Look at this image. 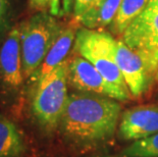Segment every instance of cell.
<instances>
[{"label": "cell", "instance_id": "1", "mask_svg": "<svg viewBox=\"0 0 158 157\" xmlns=\"http://www.w3.org/2000/svg\"><path fill=\"white\" fill-rule=\"evenodd\" d=\"M122 106L115 99L90 93L69 95L59 128L62 135L79 148L99 146L112 139Z\"/></svg>", "mask_w": 158, "mask_h": 157}, {"label": "cell", "instance_id": "2", "mask_svg": "<svg viewBox=\"0 0 158 157\" xmlns=\"http://www.w3.org/2000/svg\"><path fill=\"white\" fill-rule=\"evenodd\" d=\"M117 40L101 30L82 28L77 31L73 49L95 66L106 83L116 93L118 101L132 98L116 60Z\"/></svg>", "mask_w": 158, "mask_h": 157}, {"label": "cell", "instance_id": "3", "mask_svg": "<svg viewBox=\"0 0 158 157\" xmlns=\"http://www.w3.org/2000/svg\"><path fill=\"white\" fill-rule=\"evenodd\" d=\"M68 68L69 59H66L36 81L32 110L39 125L47 132H53L58 128L64 112L69 99Z\"/></svg>", "mask_w": 158, "mask_h": 157}, {"label": "cell", "instance_id": "4", "mask_svg": "<svg viewBox=\"0 0 158 157\" xmlns=\"http://www.w3.org/2000/svg\"><path fill=\"white\" fill-rule=\"evenodd\" d=\"M61 30L48 12L37 13L21 25L23 78H32L37 72Z\"/></svg>", "mask_w": 158, "mask_h": 157}, {"label": "cell", "instance_id": "5", "mask_svg": "<svg viewBox=\"0 0 158 157\" xmlns=\"http://www.w3.org/2000/svg\"><path fill=\"white\" fill-rule=\"evenodd\" d=\"M120 40L142 58L154 79L158 72V10L147 7L131 23Z\"/></svg>", "mask_w": 158, "mask_h": 157}, {"label": "cell", "instance_id": "6", "mask_svg": "<svg viewBox=\"0 0 158 157\" xmlns=\"http://www.w3.org/2000/svg\"><path fill=\"white\" fill-rule=\"evenodd\" d=\"M158 133V105L144 104L124 110L120 114L118 137L124 141L147 138Z\"/></svg>", "mask_w": 158, "mask_h": 157}, {"label": "cell", "instance_id": "7", "mask_svg": "<svg viewBox=\"0 0 158 157\" xmlns=\"http://www.w3.org/2000/svg\"><path fill=\"white\" fill-rule=\"evenodd\" d=\"M68 81L78 91L109 97L118 101L116 93L107 84L95 66L80 55L69 60Z\"/></svg>", "mask_w": 158, "mask_h": 157}, {"label": "cell", "instance_id": "8", "mask_svg": "<svg viewBox=\"0 0 158 157\" xmlns=\"http://www.w3.org/2000/svg\"><path fill=\"white\" fill-rule=\"evenodd\" d=\"M116 60L132 97L142 96L148 90L151 80L142 58L119 39L117 40Z\"/></svg>", "mask_w": 158, "mask_h": 157}, {"label": "cell", "instance_id": "9", "mask_svg": "<svg viewBox=\"0 0 158 157\" xmlns=\"http://www.w3.org/2000/svg\"><path fill=\"white\" fill-rule=\"evenodd\" d=\"M0 75L9 87L18 88L23 81L21 26L10 30L0 48Z\"/></svg>", "mask_w": 158, "mask_h": 157}, {"label": "cell", "instance_id": "10", "mask_svg": "<svg viewBox=\"0 0 158 157\" xmlns=\"http://www.w3.org/2000/svg\"><path fill=\"white\" fill-rule=\"evenodd\" d=\"M76 35L77 31L72 27H68V28L61 30L60 34L53 43L52 47L47 53L41 66L32 76L33 80L37 81V80L43 78L47 73L52 72L59 64H61L63 61L66 60V56L75 44Z\"/></svg>", "mask_w": 158, "mask_h": 157}, {"label": "cell", "instance_id": "11", "mask_svg": "<svg viewBox=\"0 0 158 157\" xmlns=\"http://www.w3.org/2000/svg\"><path fill=\"white\" fill-rule=\"evenodd\" d=\"M25 150L21 133L11 122L0 118V157H19Z\"/></svg>", "mask_w": 158, "mask_h": 157}, {"label": "cell", "instance_id": "12", "mask_svg": "<svg viewBox=\"0 0 158 157\" xmlns=\"http://www.w3.org/2000/svg\"><path fill=\"white\" fill-rule=\"evenodd\" d=\"M150 0H123L110 25L113 35L122 36L130 24L148 7Z\"/></svg>", "mask_w": 158, "mask_h": 157}, {"label": "cell", "instance_id": "13", "mask_svg": "<svg viewBox=\"0 0 158 157\" xmlns=\"http://www.w3.org/2000/svg\"><path fill=\"white\" fill-rule=\"evenodd\" d=\"M123 0H105L100 9L87 21L81 23L84 28L100 30L111 25Z\"/></svg>", "mask_w": 158, "mask_h": 157}, {"label": "cell", "instance_id": "14", "mask_svg": "<svg viewBox=\"0 0 158 157\" xmlns=\"http://www.w3.org/2000/svg\"><path fill=\"white\" fill-rule=\"evenodd\" d=\"M124 157H158V133L134 141L122 152Z\"/></svg>", "mask_w": 158, "mask_h": 157}, {"label": "cell", "instance_id": "15", "mask_svg": "<svg viewBox=\"0 0 158 157\" xmlns=\"http://www.w3.org/2000/svg\"><path fill=\"white\" fill-rule=\"evenodd\" d=\"M105 0H76L73 13L77 21L83 23L89 19L100 9Z\"/></svg>", "mask_w": 158, "mask_h": 157}, {"label": "cell", "instance_id": "16", "mask_svg": "<svg viewBox=\"0 0 158 157\" xmlns=\"http://www.w3.org/2000/svg\"><path fill=\"white\" fill-rule=\"evenodd\" d=\"M30 7L39 12L49 11L50 14L57 16L61 14L60 0H29Z\"/></svg>", "mask_w": 158, "mask_h": 157}, {"label": "cell", "instance_id": "17", "mask_svg": "<svg viewBox=\"0 0 158 157\" xmlns=\"http://www.w3.org/2000/svg\"><path fill=\"white\" fill-rule=\"evenodd\" d=\"M9 11V0H0V30L4 27Z\"/></svg>", "mask_w": 158, "mask_h": 157}, {"label": "cell", "instance_id": "18", "mask_svg": "<svg viewBox=\"0 0 158 157\" xmlns=\"http://www.w3.org/2000/svg\"><path fill=\"white\" fill-rule=\"evenodd\" d=\"M75 1L76 0H61V14L60 15H68L72 13Z\"/></svg>", "mask_w": 158, "mask_h": 157}, {"label": "cell", "instance_id": "19", "mask_svg": "<svg viewBox=\"0 0 158 157\" xmlns=\"http://www.w3.org/2000/svg\"><path fill=\"white\" fill-rule=\"evenodd\" d=\"M148 8L158 10V0H150L149 4H148Z\"/></svg>", "mask_w": 158, "mask_h": 157}, {"label": "cell", "instance_id": "20", "mask_svg": "<svg viewBox=\"0 0 158 157\" xmlns=\"http://www.w3.org/2000/svg\"><path fill=\"white\" fill-rule=\"evenodd\" d=\"M154 80H155L156 82H158V72H156V75H155V76H154Z\"/></svg>", "mask_w": 158, "mask_h": 157}, {"label": "cell", "instance_id": "21", "mask_svg": "<svg viewBox=\"0 0 158 157\" xmlns=\"http://www.w3.org/2000/svg\"><path fill=\"white\" fill-rule=\"evenodd\" d=\"M97 157H116V156H97ZM124 157V156H123Z\"/></svg>", "mask_w": 158, "mask_h": 157}]
</instances>
